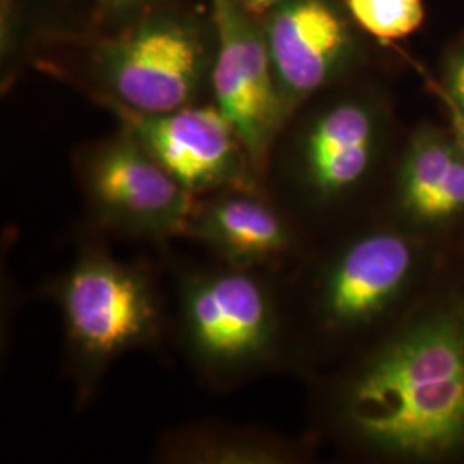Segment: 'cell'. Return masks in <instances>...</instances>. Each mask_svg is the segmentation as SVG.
Instances as JSON below:
<instances>
[{"instance_id": "obj_1", "label": "cell", "mask_w": 464, "mask_h": 464, "mask_svg": "<svg viewBox=\"0 0 464 464\" xmlns=\"http://www.w3.org/2000/svg\"><path fill=\"white\" fill-rule=\"evenodd\" d=\"M310 381L318 444L366 464H464V248L396 325Z\"/></svg>"}, {"instance_id": "obj_2", "label": "cell", "mask_w": 464, "mask_h": 464, "mask_svg": "<svg viewBox=\"0 0 464 464\" xmlns=\"http://www.w3.org/2000/svg\"><path fill=\"white\" fill-rule=\"evenodd\" d=\"M449 251L383 210L315 239L282 282L291 368L312 379L370 346L415 306Z\"/></svg>"}, {"instance_id": "obj_3", "label": "cell", "mask_w": 464, "mask_h": 464, "mask_svg": "<svg viewBox=\"0 0 464 464\" xmlns=\"http://www.w3.org/2000/svg\"><path fill=\"white\" fill-rule=\"evenodd\" d=\"M383 128L372 100L348 97L318 111L303 130L274 195L314 239L383 210L401 155H387Z\"/></svg>"}, {"instance_id": "obj_4", "label": "cell", "mask_w": 464, "mask_h": 464, "mask_svg": "<svg viewBox=\"0 0 464 464\" xmlns=\"http://www.w3.org/2000/svg\"><path fill=\"white\" fill-rule=\"evenodd\" d=\"M178 329L186 358L214 385L291 366L282 282L264 270L222 264L183 274Z\"/></svg>"}, {"instance_id": "obj_5", "label": "cell", "mask_w": 464, "mask_h": 464, "mask_svg": "<svg viewBox=\"0 0 464 464\" xmlns=\"http://www.w3.org/2000/svg\"><path fill=\"white\" fill-rule=\"evenodd\" d=\"M80 401H90L121 356L155 346L166 327L157 282L145 266L86 245L52 285Z\"/></svg>"}, {"instance_id": "obj_6", "label": "cell", "mask_w": 464, "mask_h": 464, "mask_svg": "<svg viewBox=\"0 0 464 464\" xmlns=\"http://www.w3.org/2000/svg\"><path fill=\"white\" fill-rule=\"evenodd\" d=\"M80 179L92 220L130 239L184 236L197 201L130 131L88 153Z\"/></svg>"}, {"instance_id": "obj_7", "label": "cell", "mask_w": 464, "mask_h": 464, "mask_svg": "<svg viewBox=\"0 0 464 464\" xmlns=\"http://www.w3.org/2000/svg\"><path fill=\"white\" fill-rule=\"evenodd\" d=\"M217 45L212 88L216 105L229 119L262 179L272 145L289 114L264 36L236 0H214Z\"/></svg>"}, {"instance_id": "obj_8", "label": "cell", "mask_w": 464, "mask_h": 464, "mask_svg": "<svg viewBox=\"0 0 464 464\" xmlns=\"http://www.w3.org/2000/svg\"><path fill=\"white\" fill-rule=\"evenodd\" d=\"M184 236L210 249L222 264L274 274L289 272L315 243L298 217L260 186L199 197Z\"/></svg>"}, {"instance_id": "obj_9", "label": "cell", "mask_w": 464, "mask_h": 464, "mask_svg": "<svg viewBox=\"0 0 464 464\" xmlns=\"http://www.w3.org/2000/svg\"><path fill=\"white\" fill-rule=\"evenodd\" d=\"M119 114L128 131L195 198L260 186L239 136L217 105H186L166 114L119 107Z\"/></svg>"}, {"instance_id": "obj_10", "label": "cell", "mask_w": 464, "mask_h": 464, "mask_svg": "<svg viewBox=\"0 0 464 464\" xmlns=\"http://www.w3.org/2000/svg\"><path fill=\"white\" fill-rule=\"evenodd\" d=\"M383 212L442 248H464V141L454 128L408 138Z\"/></svg>"}, {"instance_id": "obj_11", "label": "cell", "mask_w": 464, "mask_h": 464, "mask_svg": "<svg viewBox=\"0 0 464 464\" xmlns=\"http://www.w3.org/2000/svg\"><path fill=\"white\" fill-rule=\"evenodd\" d=\"M203 69L195 34L166 21L126 34L102 61L103 80L117 105L140 114H166L191 105Z\"/></svg>"}, {"instance_id": "obj_12", "label": "cell", "mask_w": 464, "mask_h": 464, "mask_svg": "<svg viewBox=\"0 0 464 464\" xmlns=\"http://www.w3.org/2000/svg\"><path fill=\"white\" fill-rule=\"evenodd\" d=\"M266 45L287 111L327 86L346 49L341 17L322 0H293L274 14Z\"/></svg>"}, {"instance_id": "obj_13", "label": "cell", "mask_w": 464, "mask_h": 464, "mask_svg": "<svg viewBox=\"0 0 464 464\" xmlns=\"http://www.w3.org/2000/svg\"><path fill=\"white\" fill-rule=\"evenodd\" d=\"M315 444L314 437L295 440L272 431L198 423L167 433L159 458L176 464H296L315 456Z\"/></svg>"}, {"instance_id": "obj_14", "label": "cell", "mask_w": 464, "mask_h": 464, "mask_svg": "<svg viewBox=\"0 0 464 464\" xmlns=\"http://www.w3.org/2000/svg\"><path fill=\"white\" fill-rule=\"evenodd\" d=\"M354 19L382 40L413 34L425 17L421 0H348Z\"/></svg>"}, {"instance_id": "obj_15", "label": "cell", "mask_w": 464, "mask_h": 464, "mask_svg": "<svg viewBox=\"0 0 464 464\" xmlns=\"http://www.w3.org/2000/svg\"><path fill=\"white\" fill-rule=\"evenodd\" d=\"M450 112H458L464 117V53L452 61L446 76V92Z\"/></svg>"}, {"instance_id": "obj_16", "label": "cell", "mask_w": 464, "mask_h": 464, "mask_svg": "<svg viewBox=\"0 0 464 464\" xmlns=\"http://www.w3.org/2000/svg\"><path fill=\"white\" fill-rule=\"evenodd\" d=\"M248 2L249 7L255 11H266L268 9L270 5H274V4H277V2H281V0H246Z\"/></svg>"}, {"instance_id": "obj_17", "label": "cell", "mask_w": 464, "mask_h": 464, "mask_svg": "<svg viewBox=\"0 0 464 464\" xmlns=\"http://www.w3.org/2000/svg\"><path fill=\"white\" fill-rule=\"evenodd\" d=\"M450 116H452V124H454L456 133L459 134V138L464 141V117L459 116L458 112H450Z\"/></svg>"}, {"instance_id": "obj_18", "label": "cell", "mask_w": 464, "mask_h": 464, "mask_svg": "<svg viewBox=\"0 0 464 464\" xmlns=\"http://www.w3.org/2000/svg\"><path fill=\"white\" fill-rule=\"evenodd\" d=\"M107 4H112V5H122V4H131L134 0H103Z\"/></svg>"}]
</instances>
